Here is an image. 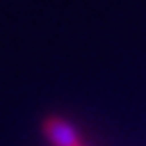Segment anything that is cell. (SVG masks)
I'll use <instances>...</instances> for the list:
<instances>
[{
	"label": "cell",
	"instance_id": "6da1fadb",
	"mask_svg": "<svg viewBox=\"0 0 146 146\" xmlns=\"http://www.w3.org/2000/svg\"><path fill=\"white\" fill-rule=\"evenodd\" d=\"M42 133L51 146H89L82 131L62 115L46 117L42 124Z\"/></svg>",
	"mask_w": 146,
	"mask_h": 146
}]
</instances>
